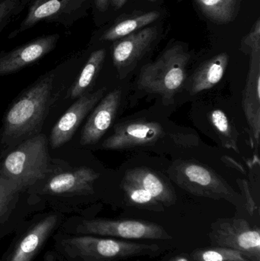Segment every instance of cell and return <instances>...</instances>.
<instances>
[{
  "mask_svg": "<svg viewBox=\"0 0 260 261\" xmlns=\"http://www.w3.org/2000/svg\"><path fill=\"white\" fill-rule=\"evenodd\" d=\"M55 78V70L42 75L9 106L0 129L2 155L41 133L53 102Z\"/></svg>",
  "mask_w": 260,
  "mask_h": 261,
  "instance_id": "1",
  "label": "cell"
},
{
  "mask_svg": "<svg viewBox=\"0 0 260 261\" xmlns=\"http://www.w3.org/2000/svg\"><path fill=\"white\" fill-rule=\"evenodd\" d=\"M47 261H116L158 252L157 245L124 242L99 236L73 234L58 230Z\"/></svg>",
  "mask_w": 260,
  "mask_h": 261,
  "instance_id": "2",
  "label": "cell"
},
{
  "mask_svg": "<svg viewBox=\"0 0 260 261\" xmlns=\"http://www.w3.org/2000/svg\"><path fill=\"white\" fill-rule=\"evenodd\" d=\"M48 139L40 133L20 143L0 161V175L25 192L50 170Z\"/></svg>",
  "mask_w": 260,
  "mask_h": 261,
  "instance_id": "3",
  "label": "cell"
},
{
  "mask_svg": "<svg viewBox=\"0 0 260 261\" xmlns=\"http://www.w3.org/2000/svg\"><path fill=\"white\" fill-rule=\"evenodd\" d=\"M190 55L180 45L165 50L155 61L143 66L138 78L139 87L151 94L160 96L172 103L187 78Z\"/></svg>",
  "mask_w": 260,
  "mask_h": 261,
  "instance_id": "4",
  "label": "cell"
},
{
  "mask_svg": "<svg viewBox=\"0 0 260 261\" xmlns=\"http://www.w3.org/2000/svg\"><path fill=\"white\" fill-rule=\"evenodd\" d=\"M59 230L69 234L125 239L168 240L172 239L170 234L157 224L135 219L114 220L74 216L64 219Z\"/></svg>",
  "mask_w": 260,
  "mask_h": 261,
  "instance_id": "5",
  "label": "cell"
},
{
  "mask_svg": "<svg viewBox=\"0 0 260 261\" xmlns=\"http://www.w3.org/2000/svg\"><path fill=\"white\" fill-rule=\"evenodd\" d=\"M64 221L57 211L35 215L15 231L0 261H34Z\"/></svg>",
  "mask_w": 260,
  "mask_h": 261,
  "instance_id": "6",
  "label": "cell"
},
{
  "mask_svg": "<svg viewBox=\"0 0 260 261\" xmlns=\"http://www.w3.org/2000/svg\"><path fill=\"white\" fill-rule=\"evenodd\" d=\"M171 179L183 190L194 196L238 205L240 196L232 187L207 166L194 161H180L169 168Z\"/></svg>",
  "mask_w": 260,
  "mask_h": 261,
  "instance_id": "7",
  "label": "cell"
},
{
  "mask_svg": "<svg viewBox=\"0 0 260 261\" xmlns=\"http://www.w3.org/2000/svg\"><path fill=\"white\" fill-rule=\"evenodd\" d=\"M241 50L250 56V67L243 91L242 106L253 141L260 134V20L258 18L241 43Z\"/></svg>",
  "mask_w": 260,
  "mask_h": 261,
  "instance_id": "8",
  "label": "cell"
},
{
  "mask_svg": "<svg viewBox=\"0 0 260 261\" xmlns=\"http://www.w3.org/2000/svg\"><path fill=\"white\" fill-rule=\"evenodd\" d=\"M92 0H34L21 24L9 38H13L41 21L70 28L86 14Z\"/></svg>",
  "mask_w": 260,
  "mask_h": 261,
  "instance_id": "9",
  "label": "cell"
},
{
  "mask_svg": "<svg viewBox=\"0 0 260 261\" xmlns=\"http://www.w3.org/2000/svg\"><path fill=\"white\" fill-rule=\"evenodd\" d=\"M209 237L218 247L236 250L250 261H260L259 229L245 219L218 221L212 225Z\"/></svg>",
  "mask_w": 260,
  "mask_h": 261,
  "instance_id": "10",
  "label": "cell"
},
{
  "mask_svg": "<svg viewBox=\"0 0 260 261\" xmlns=\"http://www.w3.org/2000/svg\"><path fill=\"white\" fill-rule=\"evenodd\" d=\"M99 177V173L90 167H77L53 175L37 194L56 200L90 196L94 193L93 186Z\"/></svg>",
  "mask_w": 260,
  "mask_h": 261,
  "instance_id": "11",
  "label": "cell"
},
{
  "mask_svg": "<svg viewBox=\"0 0 260 261\" xmlns=\"http://www.w3.org/2000/svg\"><path fill=\"white\" fill-rule=\"evenodd\" d=\"M60 34L38 37L12 50L0 52V76L20 71L42 59L56 48Z\"/></svg>",
  "mask_w": 260,
  "mask_h": 261,
  "instance_id": "12",
  "label": "cell"
},
{
  "mask_svg": "<svg viewBox=\"0 0 260 261\" xmlns=\"http://www.w3.org/2000/svg\"><path fill=\"white\" fill-rule=\"evenodd\" d=\"M105 92L106 87H102L93 93H85L76 99V102L52 128L48 139L52 148H59L73 138L82 121L99 103Z\"/></svg>",
  "mask_w": 260,
  "mask_h": 261,
  "instance_id": "13",
  "label": "cell"
},
{
  "mask_svg": "<svg viewBox=\"0 0 260 261\" xmlns=\"http://www.w3.org/2000/svg\"><path fill=\"white\" fill-rule=\"evenodd\" d=\"M164 135L160 123L137 120L119 124L114 133L102 143L105 150H122L157 143Z\"/></svg>",
  "mask_w": 260,
  "mask_h": 261,
  "instance_id": "14",
  "label": "cell"
},
{
  "mask_svg": "<svg viewBox=\"0 0 260 261\" xmlns=\"http://www.w3.org/2000/svg\"><path fill=\"white\" fill-rule=\"evenodd\" d=\"M156 27L145 28L114 43L112 61L119 75H126L149 50L157 38Z\"/></svg>",
  "mask_w": 260,
  "mask_h": 261,
  "instance_id": "15",
  "label": "cell"
},
{
  "mask_svg": "<svg viewBox=\"0 0 260 261\" xmlns=\"http://www.w3.org/2000/svg\"><path fill=\"white\" fill-rule=\"evenodd\" d=\"M122 96V90L115 89L99 101L82 128L80 138L82 146L96 144L109 129L117 116Z\"/></svg>",
  "mask_w": 260,
  "mask_h": 261,
  "instance_id": "16",
  "label": "cell"
},
{
  "mask_svg": "<svg viewBox=\"0 0 260 261\" xmlns=\"http://www.w3.org/2000/svg\"><path fill=\"white\" fill-rule=\"evenodd\" d=\"M24 193L16 184L0 175V241L15 233L30 213L21 204Z\"/></svg>",
  "mask_w": 260,
  "mask_h": 261,
  "instance_id": "17",
  "label": "cell"
},
{
  "mask_svg": "<svg viewBox=\"0 0 260 261\" xmlns=\"http://www.w3.org/2000/svg\"><path fill=\"white\" fill-rule=\"evenodd\" d=\"M125 178L139 184L163 205L171 206L177 202V195L169 184L158 173L145 167L131 169Z\"/></svg>",
  "mask_w": 260,
  "mask_h": 261,
  "instance_id": "18",
  "label": "cell"
},
{
  "mask_svg": "<svg viewBox=\"0 0 260 261\" xmlns=\"http://www.w3.org/2000/svg\"><path fill=\"white\" fill-rule=\"evenodd\" d=\"M228 61L227 54L221 53L203 63L189 80V93L196 95L217 85L225 73Z\"/></svg>",
  "mask_w": 260,
  "mask_h": 261,
  "instance_id": "19",
  "label": "cell"
},
{
  "mask_svg": "<svg viewBox=\"0 0 260 261\" xmlns=\"http://www.w3.org/2000/svg\"><path fill=\"white\" fill-rule=\"evenodd\" d=\"M106 51L103 48L97 49L90 54L79 76L70 89V94L72 99H78L87 93V90L91 87L103 66Z\"/></svg>",
  "mask_w": 260,
  "mask_h": 261,
  "instance_id": "20",
  "label": "cell"
},
{
  "mask_svg": "<svg viewBox=\"0 0 260 261\" xmlns=\"http://www.w3.org/2000/svg\"><path fill=\"white\" fill-rule=\"evenodd\" d=\"M160 16L157 11L147 12L141 15H133L114 23L111 27L105 30L99 37L100 41H114L125 38L136 31L154 22Z\"/></svg>",
  "mask_w": 260,
  "mask_h": 261,
  "instance_id": "21",
  "label": "cell"
},
{
  "mask_svg": "<svg viewBox=\"0 0 260 261\" xmlns=\"http://www.w3.org/2000/svg\"><path fill=\"white\" fill-rule=\"evenodd\" d=\"M205 15L214 22L226 24L235 19L239 0H194Z\"/></svg>",
  "mask_w": 260,
  "mask_h": 261,
  "instance_id": "22",
  "label": "cell"
},
{
  "mask_svg": "<svg viewBox=\"0 0 260 261\" xmlns=\"http://www.w3.org/2000/svg\"><path fill=\"white\" fill-rule=\"evenodd\" d=\"M122 188L129 205L151 211H163V205L139 184L124 177Z\"/></svg>",
  "mask_w": 260,
  "mask_h": 261,
  "instance_id": "23",
  "label": "cell"
},
{
  "mask_svg": "<svg viewBox=\"0 0 260 261\" xmlns=\"http://www.w3.org/2000/svg\"><path fill=\"white\" fill-rule=\"evenodd\" d=\"M209 119L212 126L219 135L223 145L239 153L238 132L229 120L225 113L221 110H212L209 113Z\"/></svg>",
  "mask_w": 260,
  "mask_h": 261,
  "instance_id": "24",
  "label": "cell"
},
{
  "mask_svg": "<svg viewBox=\"0 0 260 261\" xmlns=\"http://www.w3.org/2000/svg\"><path fill=\"white\" fill-rule=\"evenodd\" d=\"M193 259L195 261H250L239 251L224 247L197 250Z\"/></svg>",
  "mask_w": 260,
  "mask_h": 261,
  "instance_id": "25",
  "label": "cell"
},
{
  "mask_svg": "<svg viewBox=\"0 0 260 261\" xmlns=\"http://www.w3.org/2000/svg\"><path fill=\"white\" fill-rule=\"evenodd\" d=\"M26 6L22 0H2L0 2V33Z\"/></svg>",
  "mask_w": 260,
  "mask_h": 261,
  "instance_id": "26",
  "label": "cell"
},
{
  "mask_svg": "<svg viewBox=\"0 0 260 261\" xmlns=\"http://www.w3.org/2000/svg\"><path fill=\"white\" fill-rule=\"evenodd\" d=\"M238 184L240 185L243 193H244V196L245 198L246 203H247V208L250 215L253 216V213L256 211L257 206H256V202L252 196L251 192H250V187H249L247 181L244 179H239L238 180Z\"/></svg>",
  "mask_w": 260,
  "mask_h": 261,
  "instance_id": "27",
  "label": "cell"
},
{
  "mask_svg": "<svg viewBox=\"0 0 260 261\" xmlns=\"http://www.w3.org/2000/svg\"><path fill=\"white\" fill-rule=\"evenodd\" d=\"M95 11L98 13H104L106 12L109 5L110 0H93Z\"/></svg>",
  "mask_w": 260,
  "mask_h": 261,
  "instance_id": "28",
  "label": "cell"
},
{
  "mask_svg": "<svg viewBox=\"0 0 260 261\" xmlns=\"http://www.w3.org/2000/svg\"><path fill=\"white\" fill-rule=\"evenodd\" d=\"M128 0H111L113 6L116 9H121Z\"/></svg>",
  "mask_w": 260,
  "mask_h": 261,
  "instance_id": "29",
  "label": "cell"
},
{
  "mask_svg": "<svg viewBox=\"0 0 260 261\" xmlns=\"http://www.w3.org/2000/svg\"><path fill=\"white\" fill-rule=\"evenodd\" d=\"M171 261H189V260L186 257L180 256V257H176V258L172 259V260Z\"/></svg>",
  "mask_w": 260,
  "mask_h": 261,
  "instance_id": "30",
  "label": "cell"
},
{
  "mask_svg": "<svg viewBox=\"0 0 260 261\" xmlns=\"http://www.w3.org/2000/svg\"><path fill=\"white\" fill-rule=\"evenodd\" d=\"M32 1H34V0H22L23 3H24L26 6H28Z\"/></svg>",
  "mask_w": 260,
  "mask_h": 261,
  "instance_id": "31",
  "label": "cell"
},
{
  "mask_svg": "<svg viewBox=\"0 0 260 261\" xmlns=\"http://www.w3.org/2000/svg\"><path fill=\"white\" fill-rule=\"evenodd\" d=\"M1 1H2V0H0V2H1Z\"/></svg>",
  "mask_w": 260,
  "mask_h": 261,
  "instance_id": "32",
  "label": "cell"
},
{
  "mask_svg": "<svg viewBox=\"0 0 260 261\" xmlns=\"http://www.w3.org/2000/svg\"><path fill=\"white\" fill-rule=\"evenodd\" d=\"M151 1H153V0H151Z\"/></svg>",
  "mask_w": 260,
  "mask_h": 261,
  "instance_id": "33",
  "label": "cell"
}]
</instances>
